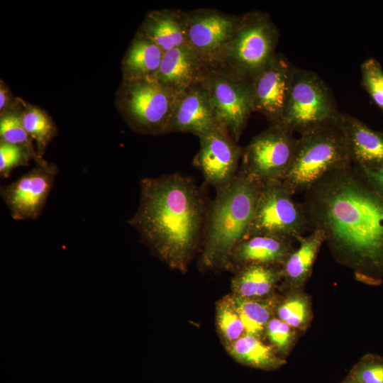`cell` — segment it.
<instances>
[{
  "label": "cell",
  "instance_id": "obj_25",
  "mask_svg": "<svg viewBox=\"0 0 383 383\" xmlns=\"http://www.w3.org/2000/svg\"><path fill=\"white\" fill-rule=\"evenodd\" d=\"M0 140L26 148L36 165L49 163L38 156L33 141L25 130L20 116L15 109L0 115Z\"/></svg>",
  "mask_w": 383,
  "mask_h": 383
},
{
  "label": "cell",
  "instance_id": "obj_23",
  "mask_svg": "<svg viewBox=\"0 0 383 383\" xmlns=\"http://www.w3.org/2000/svg\"><path fill=\"white\" fill-rule=\"evenodd\" d=\"M13 109L18 113L25 130L35 143L38 156L43 158L48 145L57 134L53 120L45 111L21 98H16Z\"/></svg>",
  "mask_w": 383,
  "mask_h": 383
},
{
  "label": "cell",
  "instance_id": "obj_26",
  "mask_svg": "<svg viewBox=\"0 0 383 383\" xmlns=\"http://www.w3.org/2000/svg\"><path fill=\"white\" fill-rule=\"evenodd\" d=\"M245 333L258 335L270 320L271 310L265 302L236 296L233 299Z\"/></svg>",
  "mask_w": 383,
  "mask_h": 383
},
{
  "label": "cell",
  "instance_id": "obj_7",
  "mask_svg": "<svg viewBox=\"0 0 383 383\" xmlns=\"http://www.w3.org/2000/svg\"><path fill=\"white\" fill-rule=\"evenodd\" d=\"M201 84L220 127L238 142L254 112L251 79L218 63L208 65Z\"/></svg>",
  "mask_w": 383,
  "mask_h": 383
},
{
  "label": "cell",
  "instance_id": "obj_10",
  "mask_svg": "<svg viewBox=\"0 0 383 383\" xmlns=\"http://www.w3.org/2000/svg\"><path fill=\"white\" fill-rule=\"evenodd\" d=\"M296 145L292 131L280 123H271L243 148L239 170L262 184L282 181Z\"/></svg>",
  "mask_w": 383,
  "mask_h": 383
},
{
  "label": "cell",
  "instance_id": "obj_6",
  "mask_svg": "<svg viewBox=\"0 0 383 383\" xmlns=\"http://www.w3.org/2000/svg\"><path fill=\"white\" fill-rule=\"evenodd\" d=\"M279 30L270 16L255 10L241 14L221 64L252 79L276 55Z\"/></svg>",
  "mask_w": 383,
  "mask_h": 383
},
{
  "label": "cell",
  "instance_id": "obj_21",
  "mask_svg": "<svg viewBox=\"0 0 383 383\" xmlns=\"http://www.w3.org/2000/svg\"><path fill=\"white\" fill-rule=\"evenodd\" d=\"M297 241L299 246L292 250L282 265V277L293 286L302 284L309 277L325 237L321 231L313 230Z\"/></svg>",
  "mask_w": 383,
  "mask_h": 383
},
{
  "label": "cell",
  "instance_id": "obj_13",
  "mask_svg": "<svg viewBox=\"0 0 383 383\" xmlns=\"http://www.w3.org/2000/svg\"><path fill=\"white\" fill-rule=\"evenodd\" d=\"M296 66L277 52L271 62L252 79L253 111L270 123L279 122L285 108Z\"/></svg>",
  "mask_w": 383,
  "mask_h": 383
},
{
  "label": "cell",
  "instance_id": "obj_16",
  "mask_svg": "<svg viewBox=\"0 0 383 383\" xmlns=\"http://www.w3.org/2000/svg\"><path fill=\"white\" fill-rule=\"evenodd\" d=\"M340 124L353 165L358 167H383V131L373 130L360 119L341 113Z\"/></svg>",
  "mask_w": 383,
  "mask_h": 383
},
{
  "label": "cell",
  "instance_id": "obj_28",
  "mask_svg": "<svg viewBox=\"0 0 383 383\" xmlns=\"http://www.w3.org/2000/svg\"><path fill=\"white\" fill-rule=\"evenodd\" d=\"M361 84L375 105L383 113V69L374 57L364 60L360 66Z\"/></svg>",
  "mask_w": 383,
  "mask_h": 383
},
{
  "label": "cell",
  "instance_id": "obj_32",
  "mask_svg": "<svg viewBox=\"0 0 383 383\" xmlns=\"http://www.w3.org/2000/svg\"><path fill=\"white\" fill-rule=\"evenodd\" d=\"M270 341L279 350H286L292 341V327L279 318L270 319L266 326Z\"/></svg>",
  "mask_w": 383,
  "mask_h": 383
},
{
  "label": "cell",
  "instance_id": "obj_27",
  "mask_svg": "<svg viewBox=\"0 0 383 383\" xmlns=\"http://www.w3.org/2000/svg\"><path fill=\"white\" fill-rule=\"evenodd\" d=\"M217 324L224 339L232 343L245 333L243 323L233 299H225L217 306Z\"/></svg>",
  "mask_w": 383,
  "mask_h": 383
},
{
  "label": "cell",
  "instance_id": "obj_24",
  "mask_svg": "<svg viewBox=\"0 0 383 383\" xmlns=\"http://www.w3.org/2000/svg\"><path fill=\"white\" fill-rule=\"evenodd\" d=\"M230 345L229 351L237 360L254 367L273 369L284 362L255 335L245 333Z\"/></svg>",
  "mask_w": 383,
  "mask_h": 383
},
{
  "label": "cell",
  "instance_id": "obj_1",
  "mask_svg": "<svg viewBox=\"0 0 383 383\" xmlns=\"http://www.w3.org/2000/svg\"><path fill=\"white\" fill-rule=\"evenodd\" d=\"M311 231L363 274H383V197L353 165L328 174L305 192Z\"/></svg>",
  "mask_w": 383,
  "mask_h": 383
},
{
  "label": "cell",
  "instance_id": "obj_4",
  "mask_svg": "<svg viewBox=\"0 0 383 383\" xmlns=\"http://www.w3.org/2000/svg\"><path fill=\"white\" fill-rule=\"evenodd\" d=\"M282 182L293 194L306 192L323 177L353 165L340 121L300 134Z\"/></svg>",
  "mask_w": 383,
  "mask_h": 383
},
{
  "label": "cell",
  "instance_id": "obj_34",
  "mask_svg": "<svg viewBox=\"0 0 383 383\" xmlns=\"http://www.w3.org/2000/svg\"><path fill=\"white\" fill-rule=\"evenodd\" d=\"M16 98L11 92L8 86L2 79L0 82V115L12 110L15 106Z\"/></svg>",
  "mask_w": 383,
  "mask_h": 383
},
{
  "label": "cell",
  "instance_id": "obj_31",
  "mask_svg": "<svg viewBox=\"0 0 383 383\" xmlns=\"http://www.w3.org/2000/svg\"><path fill=\"white\" fill-rule=\"evenodd\" d=\"M279 319L292 328H299L305 322L309 315V307L305 299L294 296L284 301L278 308Z\"/></svg>",
  "mask_w": 383,
  "mask_h": 383
},
{
  "label": "cell",
  "instance_id": "obj_18",
  "mask_svg": "<svg viewBox=\"0 0 383 383\" xmlns=\"http://www.w3.org/2000/svg\"><path fill=\"white\" fill-rule=\"evenodd\" d=\"M137 32L152 41L164 52L187 46L186 11L175 9L150 11Z\"/></svg>",
  "mask_w": 383,
  "mask_h": 383
},
{
  "label": "cell",
  "instance_id": "obj_30",
  "mask_svg": "<svg viewBox=\"0 0 383 383\" xmlns=\"http://www.w3.org/2000/svg\"><path fill=\"white\" fill-rule=\"evenodd\" d=\"M350 376L359 383H383V357L365 356L353 369Z\"/></svg>",
  "mask_w": 383,
  "mask_h": 383
},
{
  "label": "cell",
  "instance_id": "obj_19",
  "mask_svg": "<svg viewBox=\"0 0 383 383\" xmlns=\"http://www.w3.org/2000/svg\"><path fill=\"white\" fill-rule=\"evenodd\" d=\"M294 248L292 241L267 235L245 237L234 248L231 260L241 267L252 264L282 265Z\"/></svg>",
  "mask_w": 383,
  "mask_h": 383
},
{
  "label": "cell",
  "instance_id": "obj_9",
  "mask_svg": "<svg viewBox=\"0 0 383 383\" xmlns=\"http://www.w3.org/2000/svg\"><path fill=\"white\" fill-rule=\"evenodd\" d=\"M293 196L282 181L264 184L246 236L267 235L293 242L311 231L304 204Z\"/></svg>",
  "mask_w": 383,
  "mask_h": 383
},
{
  "label": "cell",
  "instance_id": "obj_11",
  "mask_svg": "<svg viewBox=\"0 0 383 383\" xmlns=\"http://www.w3.org/2000/svg\"><path fill=\"white\" fill-rule=\"evenodd\" d=\"M187 46L206 65L221 63L241 15L201 8L186 11Z\"/></svg>",
  "mask_w": 383,
  "mask_h": 383
},
{
  "label": "cell",
  "instance_id": "obj_33",
  "mask_svg": "<svg viewBox=\"0 0 383 383\" xmlns=\"http://www.w3.org/2000/svg\"><path fill=\"white\" fill-rule=\"evenodd\" d=\"M354 167L366 182L383 197V167L365 168Z\"/></svg>",
  "mask_w": 383,
  "mask_h": 383
},
{
  "label": "cell",
  "instance_id": "obj_5",
  "mask_svg": "<svg viewBox=\"0 0 383 383\" xmlns=\"http://www.w3.org/2000/svg\"><path fill=\"white\" fill-rule=\"evenodd\" d=\"M178 94L156 79H122L115 104L132 131L159 135L167 134Z\"/></svg>",
  "mask_w": 383,
  "mask_h": 383
},
{
  "label": "cell",
  "instance_id": "obj_8",
  "mask_svg": "<svg viewBox=\"0 0 383 383\" xmlns=\"http://www.w3.org/2000/svg\"><path fill=\"white\" fill-rule=\"evenodd\" d=\"M341 113L325 82L315 72L296 67L291 90L279 122L300 134L336 123Z\"/></svg>",
  "mask_w": 383,
  "mask_h": 383
},
{
  "label": "cell",
  "instance_id": "obj_14",
  "mask_svg": "<svg viewBox=\"0 0 383 383\" xmlns=\"http://www.w3.org/2000/svg\"><path fill=\"white\" fill-rule=\"evenodd\" d=\"M199 138L200 148L194 165L201 171L208 184L220 189L238 172L243 148L222 128Z\"/></svg>",
  "mask_w": 383,
  "mask_h": 383
},
{
  "label": "cell",
  "instance_id": "obj_29",
  "mask_svg": "<svg viewBox=\"0 0 383 383\" xmlns=\"http://www.w3.org/2000/svg\"><path fill=\"white\" fill-rule=\"evenodd\" d=\"M33 157L24 147L0 140V176L8 178L18 167L28 166Z\"/></svg>",
  "mask_w": 383,
  "mask_h": 383
},
{
  "label": "cell",
  "instance_id": "obj_20",
  "mask_svg": "<svg viewBox=\"0 0 383 383\" xmlns=\"http://www.w3.org/2000/svg\"><path fill=\"white\" fill-rule=\"evenodd\" d=\"M165 52L136 32L121 61L122 79H155Z\"/></svg>",
  "mask_w": 383,
  "mask_h": 383
},
{
  "label": "cell",
  "instance_id": "obj_12",
  "mask_svg": "<svg viewBox=\"0 0 383 383\" xmlns=\"http://www.w3.org/2000/svg\"><path fill=\"white\" fill-rule=\"evenodd\" d=\"M57 172L54 164L36 165L17 180L1 186L0 195L13 219H36L41 215Z\"/></svg>",
  "mask_w": 383,
  "mask_h": 383
},
{
  "label": "cell",
  "instance_id": "obj_35",
  "mask_svg": "<svg viewBox=\"0 0 383 383\" xmlns=\"http://www.w3.org/2000/svg\"><path fill=\"white\" fill-rule=\"evenodd\" d=\"M343 383H359L352 376H349Z\"/></svg>",
  "mask_w": 383,
  "mask_h": 383
},
{
  "label": "cell",
  "instance_id": "obj_22",
  "mask_svg": "<svg viewBox=\"0 0 383 383\" xmlns=\"http://www.w3.org/2000/svg\"><path fill=\"white\" fill-rule=\"evenodd\" d=\"M279 266L252 264L241 267L233 280V290L238 296L245 299L267 294L282 277Z\"/></svg>",
  "mask_w": 383,
  "mask_h": 383
},
{
  "label": "cell",
  "instance_id": "obj_17",
  "mask_svg": "<svg viewBox=\"0 0 383 383\" xmlns=\"http://www.w3.org/2000/svg\"><path fill=\"white\" fill-rule=\"evenodd\" d=\"M208 65L187 46L165 52L155 79L176 93L201 82Z\"/></svg>",
  "mask_w": 383,
  "mask_h": 383
},
{
  "label": "cell",
  "instance_id": "obj_3",
  "mask_svg": "<svg viewBox=\"0 0 383 383\" xmlns=\"http://www.w3.org/2000/svg\"><path fill=\"white\" fill-rule=\"evenodd\" d=\"M263 185L238 170L228 184L217 189L204 228L206 266L229 262L234 248L248 233Z\"/></svg>",
  "mask_w": 383,
  "mask_h": 383
},
{
  "label": "cell",
  "instance_id": "obj_2",
  "mask_svg": "<svg viewBox=\"0 0 383 383\" xmlns=\"http://www.w3.org/2000/svg\"><path fill=\"white\" fill-rule=\"evenodd\" d=\"M140 188L138 209L128 223L168 265L184 270L206 221L199 189L176 173L143 178Z\"/></svg>",
  "mask_w": 383,
  "mask_h": 383
},
{
  "label": "cell",
  "instance_id": "obj_15",
  "mask_svg": "<svg viewBox=\"0 0 383 383\" xmlns=\"http://www.w3.org/2000/svg\"><path fill=\"white\" fill-rule=\"evenodd\" d=\"M219 128L201 82L179 93L167 133H189L199 138Z\"/></svg>",
  "mask_w": 383,
  "mask_h": 383
}]
</instances>
